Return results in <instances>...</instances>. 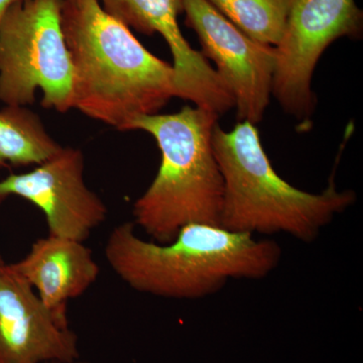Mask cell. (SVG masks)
Segmentation results:
<instances>
[{"instance_id": "3", "label": "cell", "mask_w": 363, "mask_h": 363, "mask_svg": "<svg viewBox=\"0 0 363 363\" xmlns=\"http://www.w3.org/2000/svg\"><path fill=\"white\" fill-rule=\"evenodd\" d=\"M224 184L220 225L236 233H285L311 242L337 215L352 206L357 194L331 183L313 194L278 175L260 142L255 124L240 121L212 136Z\"/></svg>"}, {"instance_id": "16", "label": "cell", "mask_w": 363, "mask_h": 363, "mask_svg": "<svg viewBox=\"0 0 363 363\" xmlns=\"http://www.w3.org/2000/svg\"><path fill=\"white\" fill-rule=\"evenodd\" d=\"M74 363H87V362H78V360H77V362H74Z\"/></svg>"}, {"instance_id": "14", "label": "cell", "mask_w": 363, "mask_h": 363, "mask_svg": "<svg viewBox=\"0 0 363 363\" xmlns=\"http://www.w3.org/2000/svg\"><path fill=\"white\" fill-rule=\"evenodd\" d=\"M18 1H21V0H0V23H1L4 14L11 9V6Z\"/></svg>"}, {"instance_id": "2", "label": "cell", "mask_w": 363, "mask_h": 363, "mask_svg": "<svg viewBox=\"0 0 363 363\" xmlns=\"http://www.w3.org/2000/svg\"><path fill=\"white\" fill-rule=\"evenodd\" d=\"M104 255L112 271L138 293L197 300L231 279H262L279 267L281 250L271 240L221 225L190 223L167 243L147 241L133 222L112 229Z\"/></svg>"}, {"instance_id": "1", "label": "cell", "mask_w": 363, "mask_h": 363, "mask_svg": "<svg viewBox=\"0 0 363 363\" xmlns=\"http://www.w3.org/2000/svg\"><path fill=\"white\" fill-rule=\"evenodd\" d=\"M62 28L74 69V109L128 131L178 97L175 71L96 0H64Z\"/></svg>"}, {"instance_id": "5", "label": "cell", "mask_w": 363, "mask_h": 363, "mask_svg": "<svg viewBox=\"0 0 363 363\" xmlns=\"http://www.w3.org/2000/svg\"><path fill=\"white\" fill-rule=\"evenodd\" d=\"M64 0H21L0 23V101L40 105L59 113L74 109V69L67 47Z\"/></svg>"}, {"instance_id": "12", "label": "cell", "mask_w": 363, "mask_h": 363, "mask_svg": "<svg viewBox=\"0 0 363 363\" xmlns=\"http://www.w3.org/2000/svg\"><path fill=\"white\" fill-rule=\"evenodd\" d=\"M63 147L28 107L6 105L0 109V169L38 166Z\"/></svg>"}, {"instance_id": "17", "label": "cell", "mask_w": 363, "mask_h": 363, "mask_svg": "<svg viewBox=\"0 0 363 363\" xmlns=\"http://www.w3.org/2000/svg\"><path fill=\"white\" fill-rule=\"evenodd\" d=\"M49 363H59V362H49Z\"/></svg>"}, {"instance_id": "9", "label": "cell", "mask_w": 363, "mask_h": 363, "mask_svg": "<svg viewBox=\"0 0 363 363\" xmlns=\"http://www.w3.org/2000/svg\"><path fill=\"white\" fill-rule=\"evenodd\" d=\"M105 13L130 30L160 33L173 56L178 97L220 117L235 106L233 93L202 52L184 38L178 23L182 0H96Z\"/></svg>"}, {"instance_id": "6", "label": "cell", "mask_w": 363, "mask_h": 363, "mask_svg": "<svg viewBox=\"0 0 363 363\" xmlns=\"http://www.w3.org/2000/svg\"><path fill=\"white\" fill-rule=\"evenodd\" d=\"M363 16L355 0H291L276 45L272 95L305 128L316 105L312 77L325 50L340 38L358 39Z\"/></svg>"}, {"instance_id": "4", "label": "cell", "mask_w": 363, "mask_h": 363, "mask_svg": "<svg viewBox=\"0 0 363 363\" xmlns=\"http://www.w3.org/2000/svg\"><path fill=\"white\" fill-rule=\"evenodd\" d=\"M218 117L186 105L171 114H152L131 121L128 131L150 133L161 152L154 181L133 207L135 225L152 241L169 242L190 223L220 225L223 178L212 136Z\"/></svg>"}, {"instance_id": "15", "label": "cell", "mask_w": 363, "mask_h": 363, "mask_svg": "<svg viewBox=\"0 0 363 363\" xmlns=\"http://www.w3.org/2000/svg\"><path fill=\"white\" fill-rule=\"evenodd\" d=\"M6 262H4V257H2V255H0V272H1V269H4V267L6 266Z\"/></svg>"}, {"instance_id": "8", "label": "cell", "mask_w": 363, "mask_h": 363, "mask_svg": "<svg viewBox=\"0 0 363 363\" xmlns=\"http://www.w3.org/2000/svg\"><path fill=\"white\" fill-rule=\"evenodd\" d=\"M84 172L82 150L63 147L32 171L0 180V205L11 196L23 198L44 213L49 235L84 242L108 214L86 184Z\"/></svg>"}, {"instance_id": "7", "label": "cell", "mask_w": 363, "mask_h": 363, "mask_svg": "<svg viewBox=\"0 0 363 363\" xmlns=\"http://www.w3.org/2000/svg\"><path fill=\"white\" fill-rule=\"evenodd\" d=\"M185 25L212 60L233 93L238 121L259 123L269 106L276 70V47L257 42L236 28L207 0H182Z\"/></svg>"}, {"instance_id": "10", "label": "cell", "mask_w": 363, "mask_h": 363, "mask_svg": "<svg viewBox=\"0 0 363 363\" xmlns=\"http://www.w3.org/2000/svg\"><path fill=\"white\" fill-rule=\"evenodd\" d=\"M77 334L52 314L11 264L0 272V363H74Z\"/></svg>"}, {"instance_id": "11", "label": "cell", "mask_w": 363, "mask_h": 363, "mask_svg": "<svg viewBox=\"0 0 363 363\" xmlns=\"http://www.w3.org/2000/svg\"><path fill=\"white\" fill-rule=\"evenodd\" d=\"M11 267L32 286L43 304L66 321L69 301L87 292L100 274L84 242L49 234L35 240L26 257Z\"/></svg>"}, {"instance_id": "13", "label": "cell", "mask_w": 363, "mask_h": 363, "mask_svg": "<svg viewBox=\"0 0 363 363\" xmlns=\"http://www.w3.org/2000/svg\"><path fill=\"white\" fill-rule=\"evenodd\" d=\"M257 42L276 47L285 30L291 0H207Z\"/></svg>"}]
</instances>
